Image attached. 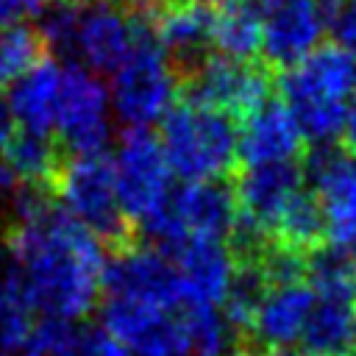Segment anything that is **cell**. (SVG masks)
I'll return each mask as SVG.
<instances>
[{"instance_id":"14","label":"cell","mask_w":356,"mask_h":356,"mask_svg":"<svg viewBox=\"0 0 356 356\" xmlns=\"http://www.w3.org/2000/svg\"><path fill=\"white\" fill-rule=\"evenodd\" d=\"M278 97L284 103H339L348 106L356 97V56L328 42L312 50L300 64L284 70L275 78Z\"/></svg>"},{"instance_id":"35","label":"cell","mask_w":356,"mask_h":356,"mask_svg":"<svg viewBox=\"0 0 356 356\" xmlns=\"http://www.w3.org/2000/svg\"><path fill=\"white\" fill-rule=\"evenodd\" d=\"M225 356H250L248 350H242V348H236V350H231V353H225Z\"/></svg>"},{"instance_id":"2","label":"cell","mask_w":356,"mask_h":356,"mask_svg":"<svg viewBox=\"0 0 356 356\" xmlns=\"http://www.w3.org/2000/svg\"><path fill=\"white\" fill-rule=\"evenodd\" d=\"M156 136L172 178H181V184L222 181L239 164V122L225 111L175 100Z\"/></svg>"},{"instance_id":"28","label":"cell","mask_w":356,"mask_h":356,"mask_svg":"<svg viewBox=\"0 0 356 356\" xmlns=\"http://www.w3.org/2000/svg\"><path fill=\"white\" fill-rule=\"evenodd\" d=\"M339 139H342V150L348 156L356 159V97L350 100L348 106V114H345V122H342V131H339Z\"/></svg>"},{"instance_id":"13","label":"cell","mask_w":356,"mask_h":356,"mask_svg":"<svg viewBox=\"0 0 356 356\" xmlns=\"http://www.w3.org/2000/svg\"><path fill=\"white\" fill-rule=\"evenodd\" d=\"M325 17L317 0H264L261 3V64L289 70L320 47Z\"/></svg>"},{"instance_id":"26","label":"cell","mask_w":356,"mask_h":356,"mask_svg":"<svg viewBox=\"0 0 356 356\" xmlns=\"http://www.w3.org/2000/svg\"><path fill=\"white\" fill-rule=\"evenodd\" d=\"M36 320L39 317L33 312H28L25 306L8 300L6 309L0 312V353L17 356L25 348V342L31 339Z\"/></svg>"},{"instance_id":"37","label":"cell","mask_w":356,"mask_h":356,"mask_svg":"<svg viewBox=\"0 0 356 356\" xmlns=\"http://www.w3.org/2000/svg\"><path fill=\"white\" fill-rule=\"evenodd\" d=\"M209 3H214V0H209Z\"/></svg>"},{"instance_id":"27","label":"cell","mask_w":356,"mask_h":356,"mask_svg":"<svg viewBox=\"0 0 356 356\" xmlns=\"http://www.w3.org/2000/svg\"><path fill=\"white\" fill-rule=\"evenodd\" d=\"M325 28L331 31L334 44L356 56V0H339L325 17Z\"/></svg>"},{"instance_id":"23","label":"cell","mask_w":356,"mask_h":356,"mask_svg":"<svg viewBox=\"0 0 356 356\" xmlns=\"http://www.w3.org/2000/svg\"><path fill=\"white\" fill-rule=\"evenodd\" d=\"M3 156L14 167V172L19 175L22 186L47 189L61 159H64V150L58 147V142L53 136H39V134L17 128L14 136L8 139Z\"/></svg>"},{"instance_id":"22","label":"cell","mask_w":356,"mask_h":356,"mask_svg":"<svg viewBox=\"0 0 356 356\" xmlns=\"http://www.w3.org/2000/svg\"><path fill=\"white\" fill-rule=\"evenodd\" d=\"M261 3L214 0L211 50L234 61H256L261 56Z\"/></svg>"},{"instance_id":"33","label":"cell","mask_w":356,"mask_h":356,"mask_svg":"<svg viewBox=\"0 0 356 356\" xmlns=\"http://www.w3.org/2000/svg\"><path fill=\"white\" fill-rule=\"evenodd\" d=\"M125 6H131V8H136V11H150L153 6H159V3H167V0H122Z\"/></svg>"},{"instance_id":"24","label":"cell","mask_w":356,"mask_h":356,"mask_svg":"<svg viewBox=\"0 0 356 356\" xmlns=\"http://www.w3.org/2000/svg\"><path fill=\"white\" fill-rule=\"evenodd\" d=\"M50 56L36 25L14 22L0 28V86H11Z\"/></svg>"},{"instance_id":"6","label":"cell","mask_w":356,"mask_h":356,"mask_svg":"<svg viewBox=\"0 0 356 356\" xmlns=\"http://www.w3.org/2000/svg\"><path fill=\"white\" fill-rule=\"evenodd\" d=\"M111 159L120 209L142 234L167 209L175 189L161 142L150 128H125Z\"/></svg>"},{"instance_id":"17","label":"cell","mask_w":356,"mask_h":356,"mask_svg":"<svg viewBox=\"0 0 356 356\" xmlns=\"http://www.w3.org/2000/svg\"><path fill=\"white\" fill-rule=\"evenodd\" d=\"M312 306H314V292L306 281L267 286V292L253 314L250 331L242 342V350L256 356L261 350L289 348L292 342L300 339Z\"/></svg>"},{"instance_id":"31","label":"cell","mask_w":356,"mask_h":356,"mask_svg":"<svg viewBox=\"0 0 356 356\" xmlns=\"http://www.w3.org/2000/svg\"><path fill=\"white\" fill-rule=\"evenodd\" d=\"M3 3H8L19 17L22 14H42V8L47 6V0H3Z\"/></svg>"},{"instance_id":"32","label":"cell","mask_w":356,"mask_h":356,"mask_svg":"<svg viewBox=\"0 0 356 356\" xmlns=\"http://www.w3.org/2000/svg\"><path fill=\"white\" fill-rule=\"evenodd\" d=\"M256 356H309L306 350H292V348H275V350H261Z\"/></svg>"},{"instance_id":"20","label":"cell","mask_w":356,"mask_h":356,"mask_svg":"<svg viewBox=\"0 0 356 356\" xmlns=\"http://www.w3.org/2000/svg\"><path fill=\"white\" fill-rule=\"evenodd\" d=\"M61 67L47 56L31 72L8 86V111L19 131H31L39 136L56 134V106H58ZM56 139V136H53Z\"/></svg>"},{"instance_id":"9","label":"cell","mask_w":356,"mask_h":356,"mask_svg":"<svg viewBox=\"0 0 356 356\" xmlns=\"http://www.w3.org/2000/svg\"><path fill=\"white\" fill-rule=\"evenodd\" d=\"M111 95L100 75L83 64L61 67L58 106H56V142L67 156L108 153L111 142Z\"/></svg>"},{"instance_id":"19","label":"cell","mask_w":356,"mask_h":356,"mask_svg":"<svg viewBox=\"0 0 356 356\" xmlns=\"http://www.w3.org/2000/svg\"><path fill=\"white\" fill-rule=\"evenodd\" d=\"M167 253L172 256V261L181 273L186 309H197V306L220 309L231 289L234 273H236V259H234L228 242L189 239Z\"/></svg>"},{"instance_id":"4","label":"cell","mask_w":356,"mask_h":356,"mask_svg":"<svg viewBox=\"0 0 356 356\" xmlns=\"http://www.w3.org/2000/svg\"><path fill=\"white\" fill-rule=\"evenodd\" d=\"M131 8V6H128ZM134 11V47L111 75V108L125 128H150L178 100V75L145 11Z\"/></svg>"},{"instance_id":"36","label":"cell","mask_w":356,"mask_h":356,"mask_svg":"<svg viewBox=\"0 0 356 356\" xmlns=\"http://www.w3.org/2000/svg\"><path fill=\"white\" fill-rule=\"evenodd\" d=\"M0 356H8V353H0Z\"/></svg>"},{"instance_id":"16","label":"cell","mask_w":356,"mask_h":356,"mask_svg":"<svg viewBox=\"0 0 356 356\" xmlns=\"http://www.w3.org/2000/svg\"><path fill=\"white\" fill-rule=\"evenodd\" d=\"M134 47V11L122 0H92L81 11L75 50L95 75H114Z\"/></svg>"},{"instance_id":"18","label":"cell","mask_w":356,"mask_h":356,"mask_svg":"<svg viewBox=\"0 0 356 356\" xmlns=\"http://www.w3.org/2000/svg\"><path fill=\"white\" fill-rule=\"evenodd\" d=\"M300 128L295 125L286 103L281 97H267L259 108L239 120L236 156L242 167L284 164L295 161L303 150Z\"/></svg>"},{"instance_id":"5","label":"cell","mask_w":356,"mask_h":356,"mask_svg":"<svg viewBox=\"0 0 356 356\" xmlns=\"http://www.w3.org/2000/svg\"><path fill=\"white\" fill-rule=\"evenodd\" d=\"M236 225L234 184L225 181H192L178 184L167 209L139 234V239L172 250L189 239L228 242Z\"/></svg>"},{"instance_id":"25","label":"cell","mask_w":356,"mask_h":356,"mask_svg":"<svg viewBox=\"0 0 356 356\" xmlns=\"http://www.w3.org/2000/svg\"><path fill=\"white\" fill-rule=\"evenodd\" d=\"M58 356H128V350L103 325L72 323Z\"/></svg>"},{"instance_id":"3","label":"cell","mask_w":356,"mask_h":356,"mask_svg":"<svg viewBox=\"0 0 356 356\" xmlns=\"http://www.w3.org/2000/svg\"><path fill=\"white\" fill-rule=\"evenodd\" d=\"M50 197L89 228L106 248L120 250L139 239L134 225L120 209L117 184H114V159L111 153L95 156H67L61 159L50 186Z\"/></svg>"},{"instance_id":"11","label":"cell","mask_w":356,"mask_h":356,"mask_svg":"<svg viewBox=\"0 0 356 356\" xmlns=\"http://www.w3.org/2000/svg\"><path fill=\"white\" fill-rule=\"evenodd\" d=\"M100 325L128 356H195L184 312H161L122 298H100Z\"/></svg>"},{"instance_id":"34","label":"cell","mask_w":356,"mask_h":356,"mask_svg":"<svg viewBox=\"0 0 356 356\" xmlns=\"http://www.w3.org/2000/svg\"><path fill=\"white\" fill-rule=\"evenodd\" d=\"M6 303H8V289H6V281H3V275H0V312L6 309Z\"/></svg>"},{"instance_id":"10","label":"cell","mask_w":356,"mask_h":356,"mask_svg":"<svg viewBox=\"0 0 356 356\" xmlns=\"http://www.w3.org/2000/svg\"><path fill=\"white\" fill-rule=\"evenodd\" d=\"M100 298H122L161 312L186 309L181 273L172 256L145 239L108 253Z\"/></svg>"},{"instance_id":"29","label":"cell","mask_w":356,"mask_h":356,"mask_svg":"<svg viewBox=\"0 0 356 356\" xmlns=\"http://www.w3.org/2000/svg\"><path fill=\"white\" fill-rule=\"evenodd\" d=\"M22 189V181H19V175L14 172V167L6 161V156L0 153V195H17Z\"/></svg>"},{"instance_id":"8","label":"cell","mask_w":356,"mask_h":356,"mask_svg":"<svg viewBox=\"0 0 356 356\" xmlns=\"http://www.w3.org/2000/svg\"><path fill=\"white\" fill-rule=\"evenodd\" d=\"M275 75L261 61H234L220 53H209L186 75L178 78V100L209 106L242 120L273 97Z\"/></svg>"},{"instance_id":"21","label":"cell","mask_w":356,"mask_h":356,"mask_svg":"<svg viewBox=\"0 0 356 356\" xmlns=\"http://www.w3.org/2000/svg\"><path fill=\"white\" fill-rule=\"evenodd\" d=\"M309 356H350L356 353V298L314 295V306L300 334Z\"/></svg>"},{"instance_id":"12","label":"cell","mask_w":356,"mask_h":356,"mask_svg":"<svg viewBox=\"0 0 356 356\" xmlns=\"http://www.w3.org/2000/svg\"><path fill=\"white\" fill-rule=\"evenodd\" d=\"M306 181L325 220V236L331 245L345 248L356 239V159L342 147H314L306 167Z\"/></svg>"},{"instance_id":"30","label":"cell","mask_w":356,"mask_h":356,"mask_svg":"<svg viewBox=\"0 0 356 356\" xmlns=\"http://www.w3.org/2000/svg\"><path fill=\"white\" fill-rule=\"evenodd\" d=\"M14 131H17V122H14L11 111H8V103H6V97H0V153L6 150L8 139L14 136Z\"/></svg>"},{"instance_id":"7","label":"cell","mask_w":356,"mask_h":356,"mask_svg":"<svg viewBox=\"0 0 356 356\" xmlns=\"http://www.w3.org/2000/svg\"><path fill=\"white\" fill-rule=\"evenodd\" d=\"M300 192H306V172L298 161L245 167L234 181L236 225L231 239L239 245L275 242V231Z\"/></svg>"},{"instance_id":"1","label":"cell","mask_w":356,"mask_h":356,"mask_svg":"<svg viewBox=\"0 0 356 356\" xmlns=\"http://www.w3.org/2000/svg\"><path fill=\"white\" fill-rule=\"evenodd\" d=\"M8 300L36 317L83 323L100 306L108 248L70 217L47 189L22 186L6 231Z\"/></svg>"},{"instance_id":"15","label":"cell","mask_w":356,"mask_h":356,"mask_svg":"<svg viewBox=\"0 0 356 356\" xmlns=\"http://www.w3.org/2000/svg\"><path fill=\"white\" fill-rule=\"evenodd\" d=\"M150 28L170 56L175 75H186L195 64H200L211 50V28H214V6L209 0H167L145 11Z\"/></svg>"}]
</instances>
